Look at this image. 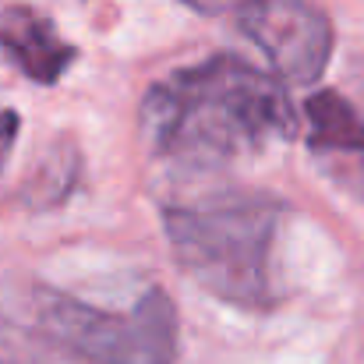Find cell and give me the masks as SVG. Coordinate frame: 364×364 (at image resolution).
Segmentation results:
<instances>
[{"mask_svg":"<svg viewBox=\"0 0 364 364\" xmlns=\"http://www.w3.org/2000/svg\"><path fill=\"white\" fill-rule=\"evenodd\" d=\"M141 127L159 156L227 163L269 141H290L301 121L276 75L223 53L152 85Z\"/></svg>","mask_w":364,"mask_h":364,"instance_id":"6da1fadb","label":"cell"},{"mask_svg":"<svg viewBox=\"0 0 364 364\" xmlns=\"http://www.w3.org/2000/svg\"><path fill=\"white\" fill-rule=\"evenodd\" d=\"M181 269L213 297L237 308H272V237L279 205L262 195H230L202 205L163 209Z\"/></svg>","mask_w":364,"mask_h":364,"instance_id":"7a4b0ae2","label":"cell"},{"mask_svg":"<svg viewBox=\"0 0 364 364\" xmlns=\"http://www.w3.org/2000/svg\"><path fill=\"white\" fill-rule=\"evenodd\" d=\"M39 329L92 364H173L177 308L152 287L127 311H100L53 287H36Z\"/></svg>","mask_w":364,"mask_h":364,"instance_id":"3957f363","label":"cell"},{"mask_svg":"<svg viewBox=\"0 0 364 364\" xmlns=\"http://www.w3.org/2000/svg\"><path fill=\"white\" fill-rule=\"evenodd\" d=\"M237 25L279 82L311 85L329 68L333 21L311 0H241Z\"/></svg>","mask_w":364,"mask_h":364,"instance_id":"277c9868","label":"cell"},{"mask_svg":"<svg viewBox=\"0 0 364 364\" xmlns=\"http://www.w3.org/2000/svg\"><path fill=\"white\" fill-rule=\"evenodd\" d=\"M0 50L7 60L32 82L53 85L78 57L71 43H64L53 21L32 7H4L0 11Z\"/></svg>","mask_w":364,"mask_h":364,"instance_id":"5b68a950","label":"cell"},{"mask_svg":"<svg viewBox=\"0 0 364 364\" xmlns=\"http://www.w3.org/2000/svg\"><path fill=\"white\" fill-rule=\"evenodd\" d=\"M308 117V145L311 152L326 156L333 170L340 163H350L358 170V184L364 188V121L361 114L333 89L315 92L304 103Z\"/></svg>","mask_w":364,"mask_h":364,"instance_id":"8992f818","label":"cell"},{"mask_svg":"<svg viewBox=\"0 0 364 364\" xmlns=\"http://www.w3.org/2000/svg\"><path fill=\"white\" fill-rule=\"evenodd\" d=\"M75 181H78V152H75L68 141H60L57 149H50V152L43 156V163H39L36 173L28 177L25 198H28V205H36V209L57 205V202H64V198L71 195Z\"/></svg>","mask_w":364,"mask_h":364,"instance_id":"52a82bcc","label":"cell"},{"mask_svg":"<svg viewBox=\"0 0 364 364\" xmlns=\"http://www.w3.org/2000/svg\"><path fill=\"white\" fill-rule=\"evenodd\" d=\"M14 138H18V114L4 110V114H0V170H4V163H7V156H11Z\"/></svg>","mask_w":364,"mask_h":364,"instance_id":"ba28073f","label":"cell"},{"mask_svg":"<svg viewBox=\"0 0 364 364\" xmlns=\"http://www.w3.org/2000/svg\"><path fill=\"white\" fill-rule=\"evenodd\" d=\"M191 11H198V14H220V11H230V7H237L241 0H184Z\"/></svg>","mask_w":364,"mask_h":364,"instance_id":"9c48e42d","label":"cell"}]
</instances>
